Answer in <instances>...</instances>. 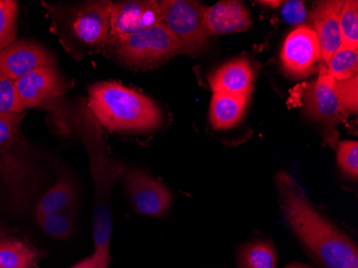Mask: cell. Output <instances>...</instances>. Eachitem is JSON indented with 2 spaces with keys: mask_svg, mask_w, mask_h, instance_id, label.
Here are the masks:
<instances>
[{
  "mask_svg": "<svg viewBox=\"0 0 358 268\" xmlns=\"http://www.w3.org/2000/svg\"><path fill=\"white\" fill-rule=\"evenodd\" d=\"M103 52L138 70L152 69L178 54L186 55L182 44L162 24L108 42Z\"/></svg>",
  "mask_w": 358,
  "mask_h": 268,
  "instance_id": "cell-5",
  "label": "cell"
},
{
  "mask_svg": "<svg viewBox=\"0 0 358 268\" xmlns=\"http://www.w3.org/2000/svg\"><path fill=\"white\" fill-rule=\"evenodd\" d=\"M250 13L246 6L236 0H224L204 8L207 35H224L250 29Z\"/></svg>",
  "mask_w": 358,
  "mask_h": 268,
  "instance_id": "cell-14",
  "label": "cell"
},
{
  "mask_svg": "<svg viewBox=\"0 0 358 268\" xmlns=\"http://www.w3.org/2000/svg\"><path fill=\"white\" fill-rule=\"evenodd\" d=\"M62 127H67L76 133L85 146L90 159L94 189L92 218L94 251L92 255L98 267L108 268L113 232L112 189L120 177L122 163L110 158L108 155L102 127L90 112L84 99L67 108V116Z\"/></svg>",
  "mask_w": 358,
  "mask_h": 268,
  "instance_id": "cell-2",
  "label": "cell"
},
{
  "mask_svg": "<svg viewBox=\"0 0 358 268\" xmlns=\"http://www.w3.org/2000/svg\"><path fill=\"white\" fill-rule=\"evenodd\" d=\"M78 197L76 181L69 174L62 173L53 186L40 197L35 207V219L57 211L76 209Z\"/></svg>",
  "mask_w": 358,
  "mask_h": 268,
  "instance_id": "cell-17",
  "label": "cell"
},
{
  "mask_svg": "<svg viewBox=\"0 0 358 268\" xmlns=\"http://www.w3.org/2000/svg\"><path fill=\"white\" fill-rule=\"evenodd\" d=\"M24 111L25 108L20 100L15 80L0 71V114H22Z\"/></svg>",
  "mask_w": 358,
  "mask_h": 268,
  "instance_id": "cell-25",
  "label": "cell"
},
{
  "mask_svg": "<svg viewBox=\"0 0 358 268\" xmlns=\"http://www.w3.org/2000/svg\"><path fill=\"white\" fill-rule=\"evenodd\" d=\"M45 235L55 239H66L76 227V209L57 211L35 219Z\"/></svg>",
  "mask_w": 358,
  "mask_h": 268,
  "instance_id": "cell-20",
  "label": "cell"
},
{
  "mask_svg": "<svg viewBox=\"0 0 358 268\" xmlns=\"http://www.w3.org/2000/svg\"><path fill=\"white\" fill-rule=\"evenodd\" d=\"M325 68L335 80H348L358 76V48L341 46L327 60Z\"/></svg>",
  "mask_w": 358,
  "mask_h": 268,
  "instance_id": "cell-21",
  "label": "cell"
},
{
  "mask_svg": "<svg viewBox=\"0 0 358 268\" xmlns=\"http://www.w3.org/2000/svg\"><path fill=\"white\" fill-rule=\"evenodd\" d=\"M86 104L100 126L110 132H146L164 122V114L150 97L117 82L90 85Z\"/></svg>",
  "mask_w": 358,
  "mask_h": 268,
  "instance_id": "cell-3",
  "label": "cell"
},
{
  "mask_svg": "<svg viewBox=\"0 0 358 268\" xmlns=\"http://www.w3.org/2000/svg\"><path fill=\"white\" fill-rule=\"evenodd\" d=\"M308 116L319 122L336 124L347 117L336 92V80L325 66H322L319 76L308 90L306 99Z\"/></svg>",
  "mask_w": 358,
  "mask_h": 268,
  "instance_id": "cell-12",
  "label": "cell"
},
{
  "mask_svg": "<svg viewBox=\"0 0 358 268\" xmlns=\"http://www.w3.org/2000/svg\"><path fill=\"white\" fill-rule=\"evenodd\" d=\"M273 181L283 219L315 266L358 268L355 241L313 206L299 181L285 171Z\"/></svg>",
  "mask_w": 358,
  "mask_h": 268,
  "instance_id": "cell-1",
  "label": "cell"
},
{
  "mask_svg": "<svg viewBox=\"0 0 358 268\" xmlns=\"http://www.w3.org/2000/svg\"><path fill=\"white\" fill-rule=\"evenodd\" d=\"M70 268H99L96 265V260H94V255H90V257L85 258L82 261L78 262L74 264Z\"/></svg>",
  "mask_w": 358,
  "mask_h": 268,
  "instance_id": "cell-29",
  "label": "cell"
},
{
  "mask_svg": "<svg viewBox=\"0 0 358 268\" xmlns=\"http://www.w3.org/2000/svg\"><path fill=\"white\" fill-rule=\"evenodd\" d=\"M278 253L266 239L243 244L237 249V268H278Z\"/></svg>",
  "mask_w": 358,
  "mask_h": 268,
  "instance_id": "cell-19",
  "label": "cell"
},
{
  "mask_svg": "<svg viewBox=\"0 0 358 268\" xmlns=\"http://www.w3.org/2000/svg\"><path fill=\"white\" fill-rule=\"evenodd\" d=\"M51 19V31L76 59L102 53L110 32L112 1L92 0L72 5L42 3Z\"/></svg>",
  "mask_w": 358,
  "mask_h": 268,
  "instance_id": "cell-4",
  "label": "cell"
},
{
  "mask_svg": "<svg viewBox=\"0 0 358 268\" xmlns=\"http://www.w3.org/2000/svg\"><path fill=\"white\" fill-rule=\"evenodd\" d=\"M51 66H56L55 56L41 44L30 40L16 39L0 52V71L12 80Z\"/></svg>",
  "mask_w": 358,
  "mask_h": 268,
  "instance_id": "cell-10",
  "label": "cell"
},
{
  "mask_svg": "<svg viewBox=\"0 0 358 268\" xmlns=\"http://www.w3.org/2000/svg\"><path fill=\"white\" fill-rule=\"evenodd\" d=\"M44 255L23 234L0 230V268H35Z\"/></svg>",
  "mask_w": 358,
  "mask_h": 268,
  "instance_id": "cell-15",
  "label": "cell"
},
{
  "mask_svg": "<svg viewBox=\"0 0 358 268\" xmlns=\"http://www.w3.org/2000/svg\"><path fill=\"white\" fill-rule=\"evenodd\" d=\"M259 3H261V5H265L267 6V7H278L279 5H280L281 1H259Z\"/></svg>",
  "mask_w": 358,
  "mask_h": 268,
  "instance_id": "cell-31",
  "label": "cell"
},
{
  "mask_svg": "<svg viewBox=\"0 0 358 268\" xmlns=\"http://www.w3.org/2000/svg\"><path fill=\"white\" fill-rule=\"evenodd\" d=\"M162 25L182 44L185 54L199 55L208 48L204 25V6L191 0L159 1Z\"/></svg>",
  "mask_w": 358,
  "mask_h": 268,
  "instance_id": "cell-6",
  "label": "cell"
},
{
  "mask_svg": "<svg viewBox=\"0 0 358 268\" xmlns=\"http://www.w3.org/2000/svg\"><path fill=\"white\" fill-rule=\"evenodd\" d=\"M161 24L162 15L159 1L156 0H124L112 3L108 42Z\"/></svg>",
  "mask_w": 358,
  "mask_h": 268,
  "instance_id": "cell-9",
  "label": "cell"
},
{
  "mask_svg": "<svg viewBox=\"0 0 358 268\" xmlns=\"http://www.w3.org/2000/svg\"><path fill=\"white\" fill-rule=\"evenodd\" d=\"M17 1L0 0V52L17 38Z\"/></svg>",
  "mask_w": 358,
  "mask_h": 268,
  "instance_id": "cell-22",
  "label": "cell"
},
{
  "mask_svg": "<svg viewBox=\"0 0 358 268\" xmlns=\"http://www.w3.org/2000/svg\"><path fill=\"white\" fill-rule=\"evenodd\" d=\"M340 34L343 45L358 48V3L348 0L340 12Z\"/></svg>",
  "mask_w": 358,
  "mask_h": 268,
  "instance_id": "cell-24",
  "label": "cell"
},
{
  "mask_svg": "<svg viewBox=\"0 0 358 268\" xmlns=\"http://www.w3.org/2000/svg\"><path fill=\"white\" fill-rule=\"evenodd\" d=\"M253 70L245 58H237L219 66L209 76V85L214 92L250 94L253 85Z\"/></svg>",
  "mask_w": 358,
  "mask_h": 268,
  "instance_id": "cell-16",
  "label": "cell"
},
{
  "mask_svg": "<svg viewBox=\"0 0 358 268\" xmlns=\"http://www.w3.org/2000/svg\"><path fill=\"white\" fill-rule=\"evenodd\" d=\"M283 268H319L313 264L301 263V262H291Z\"/></svg>",
  "mask_w": 358,
  "mask_h": 268,
  "instance_id": "cell-30",
  "label": "cell"
},
{
  "mask_svg": "<svg viewBox=\"0 0 358 268\" xmlns=\"http://www.w3.org/2000/svg\"><path fill=\"white\" fill-rule=\"evenodd\" d=\"M16 90L24 108H50L71 88V80L64 78L56 66H44L15 80Z\"/></svg>",
  "mask_w": 358,
  "mask_h": 268,
  "instance_id": "cell-8",
  "label": "cell"
},
{
  "mask_svg": "<svg viewBox=\"0 0 358 268\" xmlns=\"http://www.w3.org/2000/svg\"><path fill=\"white\" fill-rule=\"evenodd\" d=\"M336 92L345 112L357 113L358 76L348 80H336Z\"/></svg>",
  "mask_w": 358,
  "mask_h": 268,
  "instance_id": "cell-27",
  "label": "cell"
},
{
  "mask_svg": "<svg viewBox=\"0 0 358 268\" xmlns=\"http://www.w3.org/2000/svg\"><path fill=\"white\" fill-rule=\"evenodd\" d=\"M321 59L319 40L313 28L299 26L289 32L281 51V62L287 73L305 76Z\"/></svg>",
  "mask_w": 358,
  "mask_h": 268,
  "instance_id": "cell-11",
  "label": "cell"
},
{
  "mask_svg": "<svg viewBox=\"0 0 358 268\" xmlns=\"http://www.w3.org/2000/svg\"><path fill=\"white\" fill-rule=\"evenodd\" d=\"M337 164L340 171L356 181L358 177L357 141H343L338 145Z\"/></svg>",
  "mask_w": 358,
  "mask_h": 268,
  "instance_id": "cell-26",
  "label": "cell"
},
{
  "mask_svg": "<svg viewBox=\"0 0 358 268\" xmlns=\"http://www.w3.org/2000/svg\"><path fill=\"white\" fill-rule=\"evenodd\" d=\"M281 15L287 23L297 25L307 19V10L305 3L299 0H291L283 3Z\"/></svg>",
  "mask_w": 358,
  "mask_h": 268,
  "instance_id": "cell-28",
  "label": "cell"
},
{
  "mask_svg": "<svg viewBox=\"0 0 358 268\" xmlns=\"http://www.w3.org/2000/svg\"><path fill=\"white\" fill-rule=\"evenodd\" d=\"M25 115L0 114V157L21 143V126Z\"/></svg>",
  "mask_w": 358,
  "mask_h": 268,
  "instance_id": "cell-23",
  "label": "cell"
},
{
  "mask_svg": "<svg viewBox=\"0 0 358 268\" xmlns=\"http://www.w3.org/2000/svg\"><path fill=\"white\" fill-rule=\"evenodd\" d=\"M343 3V0H327L317 3L313 7L311 14L315 25L313 30L319 40L323 64H327L331 55L343 45L339 23Z\"/></svg>",
  "mask_w": 358,
  "mask_h": 268,
  "instance_id": "cell-13",
  "label": "cell"
},
{
  "mask_svg": "<svg viewBox=\"0 0 358 268\" xmlns=\"http://www.w3.org/2000/svg\"><path fill=\"white\" fill-rule=\"evenodd\" d=\"M129 201L136 213L145 217H164L172 209V191L148 174L134 167L122 164L120 177Z\"/></svg>",
  "mask_w": 358,
  "mask_h": 268,
  "instance_id": "cell-7",
  "label": "cell"
},
{
  "mask_svg": "<svg viewBox=\"0 0 358 268\" xmlns=\"http://www.w3.org/2000/svg\"><path fill=\"white\" fill-rule=\"evenodd\" d=\"M250 94L214 92L210 102V122L215 129H230L236 126L246 111Z\"/></svg>",
  "mask_w": 358,
  "mask_h": 268,
  "instance_id": "cell-18",
  "label": "cell"
}]
</instances>
